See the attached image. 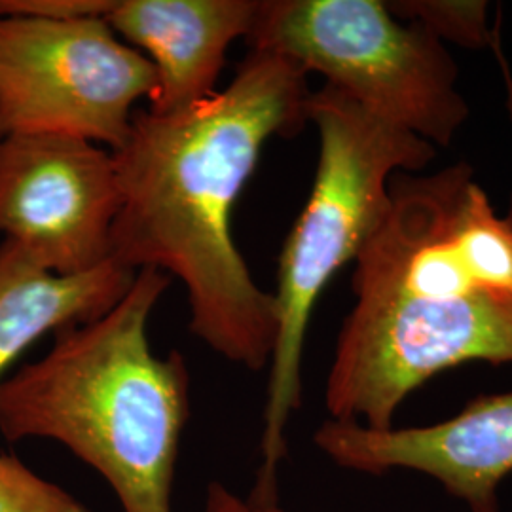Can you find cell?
Returning <instances> with one entry per match:
<instances>
[{
    "instance_id": "cell-6",
    "label": "cell",
    "mask_w": 512,
    "mask_h": 512,
    "mask_svg": "<svg viewBox=\"0 0 512 512\" xmlns=\"http://www.w3.org/2000/svg\"><path fill=\"white\" fill-rule=\"evenodd\" d=\"M154 88L152 63L105 19L0 16V139L55 133L118 150Z\"/></svg>"
},
{
    "instance_id": "cell-11",
    "label": "cell",
    "mask_w": 512,
    "mask_h": 512,
    "mask_svg": "<svg viewBox=\"0 0 512 512\" xmlns=\"http://www.w3.org/2000/svg\"><path fill=\"white\" fill-rule=\"evenodd\" d=\"M404 21H416L431 35L463 48H492L499 31L488 25V2L480 0H403L387 2Z\"/></svg>"
},
{
    "instance_id": "cell-9",
    "label": "cell",
    "mask_w": 512,
    "mask_h": 512,
    "mask_svg": "<svg viewBox=\"0 0 512 512\" xmlns=\"http://www.w3.org/2000/svg\"><path fill=\"white\" fill-rule=\"evenodd\" d=\"M256 0H114L105 21L154 67L148 112L190 109L217 90L226 52L247 38Z\"/></svg>"
},
{
    "instance_id": "cell-12",
    "label": "cell",
    "mask_w": 512,
    "mask_h": 512,
    "mask_svg": "<svg viewBox=\"0 0 512 512\" xmlns=\"http://www.w3.org/2000/svg\"><path fill=\"white\" fill-rule=\"evenodd\" d=\"M0 512H90L73 494L0 454Z\"/></svg>"
},
{
    "instance_id": "cell-2",
    "label": "cell",
    "mask_w": 512,
    "mask_h": 512,
    "mask_svg": "<svg viewBox=\"0 0 512 512\" xmlns=\"http://www.w3.org/2000/svg\"><path fill=\"white\" fill-rule=\"evenodd\" d=\"M351 285L325 387L329 420L385 431L442 372L512 363V228L467 162L393 177Z\"/></svg>"
},
{
    "instance_id": "cell-5",
    "label": "cell",
    "mask_w": 512,
    "mask_h": 512,
    "mask_svg": "<svg viewBox=\"0 0 512 512\" xmlns=\"http://www.w3.org/2000/svg\"><path fill=\"white\" fill-rule=\"evenodd\" d=\"M249 50L285 55L387 124L450 147L469 118L458 63L382 0H260Z\"/></svg>"
},
{
    "instance_id": "cell-1",
    "label": "cell",
    "mask_w": 512,
    "mask_h": 512,
    "mask_svg": "<svg viewBox=\"0 0 512 512\" xmlns=\"http://www.w3.org/2000/svg\"><path fill=\"white\" fill-rule=\"evenodd\" d=\"M308 73L285 55L249 50L230 84L190 109L135 112L112 150L120 209L110 260L154 268L186 289L190 332L230 363L268 368L277 344L274 293L232 238V213L272 137L310 122Z\"/></svg>"
},
{
    "instance_id": "cell-10",
    "label": "cell",
    "mask_w": 512,
    "mask_h": 512,
    "mask_svg": "<svg viewBox=\"0 0 512 512\" xmlns=\"http://www.w3.org/2000/svg\"><path fill=\"white\" fill-rule=\"evenodd\" d=\"M135 272L109 260L92 272L57 275L0 241V382L6 368L46 332L86 325L128 293Z\"/></svg>"
},
{
    "instance_id": "cell-15",
    "label": "cell",
    "mask_w": 512,
    "mask_h": 512,
    "mask_svg": "<svg viewBox=\"0 0 512 512\" xmlns=\"http://www.w3.org/2000/svg\"><path fill=\"white\" fill-rule=\"evenodd\" d=\"M494 52L495 55H497V59H499L501 73H503V80H505V90H507V110H509V118H511L512 126V71L511 67H509V61L505 59L503 50H501V42H499V38L495 40ZM505 220L509 222V226L512 228V196L511 205H509V211H507V215H505Z\"/></svg>"
},
{
    "instance_id": "cell-7",
    "label": "cell",
    "mask_w": 512,
    "mask_h": 512,
    "mask_svg": "<svg viewBox=\"0 0 512 512\" xmlns=\"http://www.w3.org/2000/svg\"><path fill=\"white\" fill-rule=\"evenodd\" d=\"M118 209L107 148L55 133L0 139V236L38 268L78 275L109 262Z\"/></svg>"
},
{
    "instance_id": "cell-8",
    "label": "cell",
    "mask_w": 512,
    "mask_h": 512,
    "mask_svg": "<svg viewBox=\"0 0 512 512\" xmlns=\"http://www.w3.org/2000/svg\"><path fill=\"white\" fill-rule=\"evenodd\" d=\"M313 442L336 467L366 475L416 471L469 512H501L499 488L512 473V391L480 395L456 416L423 427L374 431L323 421Z\"/></svg>"
},
{
    "instance_id": "cell-14",
    "label": "cell",
    "mask_w": 512,
    "mask_h": 512,
    "mask_svg": "<svg viewBox=\"0 0 512 512\" xmlns=\"http://www.w3.org/2000/svg\"><path fill=\"white\" fill-rule=\"evenodd\" d=\"M114 0H0V16L44 19H105Z\"/></svg>"
},
{
    "instance_id": "cell-13",
    "label": "cell",
    "mask_w": 512,
    "mask_h": 512,
    "mask_svg": "<svg viewBox=\"0 0 512 512\" xmlns=\"http://www.w3.org/2000/svg\"><path fill=\"white\" fill-rule=\"evenodd\" d=\"M202 512H293L281 505L277 478L256 475L255 486L238 494L222 482H209Z\"/></svg>"
},
{
    "instance_id": "cell-3",
    "label": "cell",
    "mask_w": 512,
    "mask_h": 512,
    "mask_svg": "<svg viewBox=\"0 0 512 512\" xmlns=\"http://www.w3.org/2000/svg\"><path fill=\"white\" fill-rule=\"evenodd\" d=\"M171 277L137 270L122 300L0 382V433L55 440L107 480L124 512H173L190 372L181 351L152 353L148 319Z\"/></svg>"
},
{
    "instance_id": "cell-4",
    "label": "cell",
    "mask_w": 512,
    "mask_h": 512,
    "mask_svg": "<svg viewBox=\"0 0 512 512\" xmlns=\"http://www.w3.org/2000/svg\"><path fill=\"white\" fill-rule=\"evenodd\" d=\"M310 122L319 131V162L277 268V344L270 363L258 475L277 476L287 458V425L302 404V355L311 313L325 287L355 262L384 222L397 173H418L437 148L391 126L329 84L311 92Z\"/></svg>"
}]
</instances>
